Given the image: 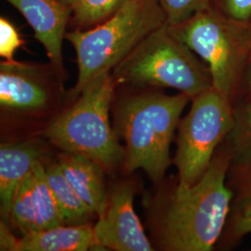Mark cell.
Instances as JSON below:
<instances>
[{
	"label": "cell",
	"instance_id": "19",
	"mask_svg": "<svg viewBox=\"0 0 251 251\" xmlns=\"http://www.w3.org/2000/svg\"><path fill=\"white\" fill-rule=\"evenodd\" d=\"M166 15L167 25L172 26L191 18L211 6L212 0H157Z\"/></svg>",
	"mask_w": 251,
	"mask_h": 251
},
{
	"label": "cell",
	"instance_id": "11",
	"mask_svg": "<svg viewBox=\"0 0 251 251\" xmlns=\"http://www.w3.org/2000/svg\"><path fill=\"white\" fill-rule=\"evenodd\" d=\"M26 20L36 40L44 47L50 63L63 80L66 78L63 40L70 27L72 10L62 0H4Z\"/></svg>",
	"mask_w": 251,
	"mask_h": 251
},
{
	"label": "cell",
	"instance_id": "14",
	"mask_svg": "<svg viewBox=\"0 0 251 251\" xmlns=\"http://www.w3.org/2000/svg\"><path fill=\"white\" fill-rule=\"evenodd\" d=\"M227 181L233 199L220 243L228 249L251 233V166H231Z\"/></svg>",
	"mask_w": 251,
	"mask_h": 251
},
{
	"label": "cell",
	"instance_id": "15",
	"mask_svg": "<svg viewBox=\"0 0 251 251\" xmlns=\"http://www.w3.org/2000/svg\"><path fill=\"white\" fill-rule=\"evenodd\" d=\"M96 248L93 226L87 224L60 225L23 234L15 251H87Z\"/></svg>",
	"mask_w": 251,
	"mask_h": 251
},
{
	"label": "cell",
	"instance_id": "12",
	"mask_svg": "<svg viewBox=\"0 0 251 251\" xmlns=\"http://www.w3.org/2000/svg\"><path fill=\"white\" fill-rule=\"evenodd\" d=\"M47 148L39 140L5 143L0 146V208L9 223L12 199L20 183L37 163L45 159Z\"/></svg>",
	"mask_w": 251,
	"mask_h": 251
},
{
	"label": "cell",
	"instance_id": "10",
	"mask_svg": "<svg viewBox=\"0 0 251 251\" xmlns=\"http://www.w3.org/2000/svg\"><path fill=\"white\" fill-rule=\"evenodd\" d=\"M9 223L22 234L66 225L47 180L43 162L37 163L16 189Z\"/></svg>",
	"mask_w": 251,
	"mask_h": 251
},
{
	"label": "cell",
	"instance_id": "22",
	"mask_svg": "<svg viewBox=\"0 0 251 251\" xmlns=\"http://www.w3.org/2000/svg\"><path fill=\"white\" fill-rule=\"evenodd\" d=\"M251 55L246 65L245 71L243 73L242 77L240 80V84L237 90V93L235 99L233 101V105L236 102L244 100L251 99Z\"/></svg>",
	"mask_w": 251,
	"mask_h": 251
},
{
	"label": "cell",
	"instance_id": "16",
	"mask_svg": "<svg viewBox=\"0 0 251 251\" xmlns=\"http://www.w3.org/2000/svg\"><path fill=\"white\" fill-rule=\"evenodd\" d=\"M46 177L52 191L54 198L63 212L65 225H81L89 224L95 214L91 211L72 185L63 175L59 164L45 166Z\"/></svg>",
	"mask_w": 251,
	"mask_h": 251
},
{
	"label": "cell",
	"instance_id": "2",
	"mask_svg": "<svg viewBox=\"0 0 251 251\" xmlns=\"http://www.w3.org/2000/svg\"><path fill=\"white\" fill-rule=\"evenodd\" d=\"M167 25L157 0H123L103 22L87 30L71 29L65 39L73 46L77 79L69 92L73 101L97 76L112 72L144 38Z\"/></svg>",
	"mask_w": 251,
	"mask_h": 251
},
{
	"label": "cell",
	"instance_id": "17",
	"mask_svg": "<svg viewBox=\"0 0 251 251\" xmlns=\"http://www.w3.org/2000/svg\"><path fill=\"white\" fill-rule=\"evenodd\" d=\"M231 166H251V98L233 105V126L225 140Z\"/></svg>",
	"mask_w": 251,
	"mask_h": 251
},
{
	"label": "cell",
	"instance_id": "9",
	"mask_svg": "<svg viewBox=\"0 0 251 251\" xmlns=\"http://www.w3.org/2000/svg\"><path fill=\"white\" fill-rule=\"evenodd\" d=\"M133 198L134 188L130 183H121L113 190L103 214L93 226L99 250L153 251L135 213Z\"/></svg>",
	"mask_w": 251,
	"mask_h": 251
},
{
	"label": "cell",
	"instance_id": "20",
	"mask_svg": "<svg viewBox=\"0 0 251 251\" xmlns=\"http://www.w3.org/2000/svg\"><path fill=\"white\" fill-rule=\"evenodd\" d=\"M25 45L18 29L9 19L0 17V56L7 62H14L16 50Z\"/></svg>",
	"mask_w": 251,
	"mask_h": 251
},
{
	"label": "cell",
	"instance_id": "6",
	"mask_svg": "<svg viewBox=\"0 0 251 251\" xmlns=\"http://www.w3.org/2000/svg\"><path fill=\"white\" fill-rule=\"evenodd\" d=\"M251 21L226 17L210 6L177 25H167L206 63L212 87L233 104L251 55Z\"/></svg>",
	"mask_w": 251,
	"mask_h": 251
},
{
	"label": "cell",
	"instance_id": "21",
	"mask_svg": "<svg viewBox=\"0 0 251 251\" xmlns=\"http://www.w3.org/2000/svg\"><path fill=\"white\" fill-rule=\"evenodd\" d=\"M211 6L226 17L243 22L251 20V0H212Z\"/></svg>",
	"mask_w": 251,
	"mask_h": 251
},
{
	"label": "cell",
	"instance_id": "18",
	"mask_svg": "<svg viewBox=\"0 0 251 251\" xmlns=\"http://www.w3.org/2000/svg\"><path fill=\"white\" fill-rule=\"evenodd\" d=\"M72 10L70 27L87 30L112 15L123 0H62Z\"/></svg>",
	"mask_w": 251,
	"mask_h": 251
},
{
	"label": "cell",
	"instance_id": "7",
	"mask_svg": "<svg viewBox=\"0 0 251 251\" xmlns=\"http://www.w3.org/2000/svg\"><path fill=\"white\" fill-rule=\"evenodd\" d=\"M191 100L188 114L179 121L174 158L180 187L202 178L233 126L232 101L213 87Z\"/></svg>",
	"mask_w": 251,
	"mask_h": 251
},
{
	"label": "cell",
	"instance_id": "1",
	"mask_svg": "<svg viewBox=\"0 0 251 251\" xmlns=\"http://www.w3.org/2000/svg\"><path fill=\"white\" fill-rule=\"evenodd\" d=\"M231 163L225 141L197 183L176 184L164 199L154 229L161 250L209 251L220 242L233 199L227 181Z\"/></svg>",
	"mask_w": 251,
	"mask_h": 251
},
{
	"label": "cell",
	"instance_id": "13",
	"mask_svg": "<svg viewBox=\"0 0 251 251\" xmlns=\"http://www.w3.org/2000/svg\"><path fill=\"white\" fill-rule=\"evenodd\" d=\"M57 163L82 201L95 215H102L108 201L102 167L87 156L72 152H64Z\"/></svg>",
	"mask_w": 251,
	"mask_h": 251
},
{
	"label": "cell",
	"instance_id": "8",
	"mask_svg": "<svg viewBox=\"0 0 251 251\" xmlns=\"http://www.w3.org/2000/svg\"><path fill=\"white\" fill-rule=\"evenodd\" d=\"M63 82L51 63L2 61L1 109L14 114H41L59 98Z\"/></svg>",
	"mask_w": 251,
	"mask_h": 251
},
{
	"label": "cell",
	"instance_id": "5",
	"mask_svg": "<svg viewBox=\"0 0 251 251\" xmlns=\"http://www.w3.org/2000/svg\"><path fill=\"white\" fill-rule=\"evenodd\" d=\"M117 85L112 72L90 81L80 94L46 128V138L63 152L77 153L111 169L124 162L125 148L109 121Z\"/></svg>",
	"mask_w": 251,
	"mask_h": 251
},
{
	"label": "cell",
	"instance_id": "4",
	"mask_svg": "<svg viewBox=\"0 0 251 251\" xmlns=\"http://www.w3.org/2000/svg\"><path fill=\"white\" fill-rule=\"evenodd\" d=\"M112 75L117 86L171 88L191 100L212 88L207 65L167 25L146 36Z\"/></svg>",
	"mask_w": 251,
	"mask_h": 251
},
{
	"label": "cell",
	"instance_id": "23",
	"mask_svg": "<svg viewBox=\"0 0 251 251\" xmlns=\"http://www.w3.org/2000/svg\"><path fill=\"white\" fill-rule=\"evenodd\" d=\"M18 238H16L9 230L6 222H1L0 226V250L15 251Z\"/></svg>",
	"mask_w": 251,
	"mask_h": 251
},
{
	"label": "cell",
	"instance_id": "24",
	"mask_svg": "<svg viewBox=\"0 0 251 251\" xmlns=\"http://www.w3.org/2000/svg\"></svg>",
	"mask_w": 251,
	"mask_h": 251
},
{
	"label": "cell",
	"instance_id": "3",
	"mask_svg": "<svg viewBox=\"0 0 251 251\" xmlns=\"http://www.w3.org/2000/svg\"><path fill=\"white\" fill-rule=\"evenodd\" d=\"M146 89L121 100L115 119L125 141L126 171L143 170L157 182L171 166L174 132L191 98L181 92L168 95Z\"/></svg>",
	"mask_w": 251,
	"mask_h": 251
}]
</instances>
